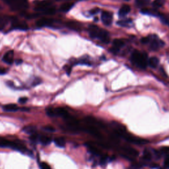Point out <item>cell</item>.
<instances>
[{
	"label": "cell",
	"instance_id": "cell-47",
	"mask_svg": "<svg viewBox=\"0 0 169 169\" xmlns=\"http://www.w3.org/2000/svg\"><path fill=\"white\" fill-rule=\"evenodd\" d=\"M159 169H164V168H159Z\"/></svg>",
	"mask_w": 169,
	"mask_h": 169
},
{
	"label": "cell",
	"instance_id": "cell-42",
	"mask_svg": "<svg viewBox=\"0 0 169 169\" xmlns=\"http://www.w3.org/2000/svg\"><path fill=\"white\" fill-rule=\"evenodd\" d=\"M3 1H4L7 3V4H8V5L11 6L13 4V3H14L15 0H3Z\"/></svg>",
	"mask_w": 169,
	"mask_h": 169
},
{
	"label": "cell",
	"instance_id": "cell-35",
	"mask_svg": "<svg viewBox=\"0 0 169 169\" xmlns=\"http://www.w3.org/2000/svg\"><path fill=\"white\" fill-rule=\"evenodd\" d=\"M108 159V157L107 156H103L101 157L100 163H101V164H105L106 163H107Z\"/></svg>",
	"mask_w": 169,
	"mask_h": 169
},
{
	"label": "cell",
	"instance_id": "cell-1",
	"mask_svg": "<svg viewBox=\"0 0 169 169\" xmlns=\"http://www.w3.org/2000/svg\"><path fill=\"white\" fill-rule=\"evenodd\" d=\"M131 60L133 64L141 69L146 68L148 65L147 54L145 52H140L137 50L133 52L132 57H131Z\"/></svg>",
	"mask_w": 169,
	"mask_h": 169
},
{
	"label": "cell",
	"instance_id": "cell-30",
	"mask_svg": "<svg viewBox=\"0 0 169 169\" xmlns=\"http://www.w3.org/2000/svg\"><path fill=\"white\" fill-rule=\"evenodd\" d=\"M161 19L163 23L168 24L169 26V14L167 15H160Z\"/></svg>",
	"mask_w": 169,
	"mask_h": 169
},
{
	"label": "cell",
	"instance_id": "cell-9",
	"mask_svg": "<svg viewBox=\"0 0 169 169\" xmlns=\"http://www.w3.org/2000/svg\"><path fill=\"white\" fill-rule=\"evenodd\" d=\"M54 23V20L50 18H42L39 19L36 22V25L39 27H48L52 25Z\"/></svg>",
	"mask_w": 169,
	"mask_h": 169
},
{
	"label": "cell",
	"instance_id": "cell-39",
	"mask_svg": "<svg viewBox=\"0 0 169 169\" xmlns=\"http://www.w3.org/2000/svg\"><path fill=\"white\" fill-rule=\"evenodd\" d=\"M27 101H28V99L27 97H21L19 99V102L21 103V104H24V103H25Z\"/></svg>",
	"mask_w": 169,
	"mask_h": 169
},
{
	"label": "cell",
	"instance_id": "cell-3",
	"mask_svg": "<svg viewBox=\"0 0 169 169\" xmlns=\"http://www.w3.org/2000/svg\"><path fill=\"white\" fill-rule=\"evenodd\" d=\"M11 29L21 30H27L29 29V27L27 25L26 23L20 21V20H18L17 19H15L12 21Z\"/></svg>",
	"mask_w": 169,
	"mask_h": 169
},
{
	"label": "cell",
	"instance_id": "cell-18",
	"mask_svg": "<svg viewBox=\"0 0 169 169\" xmlns=\"http://www.w3.org/2000/svg\"><path fill=\"white\" fill-rule=\"evenodd\" d=\"M3 109L6 112H15L19 110V107L15 104H9L3 106Z\"/></svg>",
	"mask_w": 169,
	"mask_h": 169
},
{
	"label": "cell",
	"instance_id": "cell-5",
	"mask_svg": "<svg viewBox=\"0 0 169 169\" xmlns=\"http://www.w3.org/2000/svg\"><path fill=\"white\" fill-rule=\"evenodd\" d=\"M164 42L161 40H158L157 39H155L154 36H151L150 41V48L153 51H156L159 49L160 48L163 46Z\"/></svg>",
	"mask_w": 169,
	"mask_h": 169
},
{
	"label": "cell",
	"instance_id": "cell-43",
	"mask_svg": "<svg viewBox=\"0 0 169 169\" xmlns=\"http://www.w3.org/2000/svg\"><path fill=\"white\" fill-rule=\"evenodd\" d=\"M44 129L48 130V131H49V132H52V131L54 130V129L52 127V126H48V127H44Z\"/></svg>",
	"mask_w": 169,
	"mask_h": 169
},
{
	"label": "cell",
	"instance_id": "cell-8",
	"mask_svg": "<svg viewBox=\"0 0 169 169\" xmlns=\"http://www.w3.org/2000/svg\"><path fill=\"white\" fill-rule=\"evenodd\" d=\"M85 130L87 133H90L91 135H92V136H94L95 137H97V138H100V137H101V133H100L99 130L96 128V127H95L94 126L89 125V126H88L85 127Z\"/></svg>",
	"mask_w": 169,
	"mask_h": 169
},
{
	"label": "cell",
	"instance_id": "cell-25",
	"mask_svg": "<svg viewBox=\"0 0 169 169\" xmlns=\"http://www.w3.org/2000/svg\"><path fill=\"white\" fill-rule=\"evenodd\" d=\"M39 141L42 145H45V146H46V145L50 143L51 138L46 136H41L39 137Z\"/></svg>",
	"mask_w": 169,
	"mask_h": 169
},
{
	"label": "cell",
	"instance_id": "cell-46",
	"mask_svg": "<svg viewBox=\"0 0 169 169\" xmlns=\"http://www.w3.org/2000/svg\"><path fill=\"white\" fill-rule=\"evenodd\" d=\"M164 151H169V147H164L163 149Z\"/></svg>",
	"mask_w": 169,
	"mask_h": 169
},
{
	"label": "cell",
	"instance_id": "cell-6",
	"mask_svg": "<svg viewBox=\"0 0 169 169\" xmlns=\"http://www.w3.org/2000/svg\"><path fill=\"white\" fill-rule=\"evenodd\" d=\"M101 20L104 25L106 26H110L112 23L113 15L111 12L109 11H102L101 14Z\"/></svg>",
	"mask_w": 169,
	"mask_h": 169
},
{
	"label": "cell",
	"instance_id": "cell-17",
	"mask_svg": "<svg viewBox=\"0 0 169 169\" xmlns=\"http://www.w3.org/2000/svg\"><path fill=\"white\" fill-rule=\"evenodd\" d=\"M74 5V4L73 3H71V2L64 3L60 7L61 11L64 12V13H66V12L70 11V9H71V8H73Z\"/></svg>",
	"mask_w": 169,
	"mask_h": 169
},
{
	"label": "cell",
	"instance_id": "cell-29",
	"mask_svg": "<svg viewBox=\"0 0 169 169\" xmlns=\"http://www.w3.org/2000/svg\"><path fill=\"white\" fill-rule=\"evenodd\" d=\"M164 2L165 0H155L153 5L155 8H159L164 4Z\"/></svg>",
	"mask_w": 169,
	"mask_h": 169
},
{
	"label": "cell",
	"instance_id": "cell-16",
	"mask_svg": "<svg viewBox=\"0 0 169 169\" xmlns=\"http://www.w3.org/2000/svg\"><path fill=\"white\" fill-rule=\"evenodd\" d=\"M9 18L10 17H8V16H6V17L3 16V17H0V30H2L3 29L5 28V27L6 26V25L8 24V23L9 21L10 20H13L15 19H9Z\"/></svg>",
	"mask_w": 169,
	"mask_h": 169
},
{
	"label": "cell",
	"instance_id": "cell-11",
	"mask_svg": "<svg viewBox=\"0 0 169 169\" xmlns=\"http://www.w3.org/2000/svg\"><path fill=\"white\" fill-rule=\"evenodd\" d=\"M14 58V52L13 50H9L4 54L3 57V61L8 64H12Z\"/></svg>",
	"mask_w": 169,
	"mask_h": 169
},
{
	"label": "cell",
	"instance_id": "cell-24",
	"mask_svg": "<svg viewBox=\"0 0 169 169\" xmlns=\"http://www.w3.org/2000/svg\"><path fill=\"white\" fill-rule=\"evenodd\" d=\"M54 143L58 147L63 148L65 146V141L62 137H57L54 139Z\"/></svg>",
	"mask_w": 169,
	"mask_h": 169
},
{
	"label": "cell",
	"instance_id": "cell-38",
	"mask_svg": "<svg viewBox=\"0 0 169 169\" xmlns=\"http://www.w3.org/2000/svg\"><path fill=\"white\" fill-rule=\"evenodd\" d=\"M141 167V166L139 164H132V166L129 168V169H140Z\"/></svg>",
	"mask_w": 169,
	"mask_h": 169
},
{
	"label": "cell",
	"instance_id": "cell-4",
	"mask_svg": "<svg viewBox=\"0 0 169 169\" xmlns=\"http://www.w3.org/2000/svg\"><path fill=\"white\" fill-rule=\"evenodd\" d=\"M124 138H125L127 141H129V142L134 143V144L142 145V144H146L149 142V141H147V139H141V138H139V137H132V136L128 135L127 133H126V135L124 136Z\"/></svg>",
	"mask_w": 169,
	"mask_h": 169
},
{
	"label": "cell",
	"instance_id": "cell-36",
	"mask_svg": "<svg viewBox=\"0 0 169 169\" xmlns=\"http://www.w3.org/2000/svg\"><path fill=\"white\" fill-rule=\"evenodd\" d=\"M99 11H100V9L97 8H94V9H92V10H91L90 13L91 15H95V14H97V13Z\"/></svg>",
	"mask_w": 169,
	"mask_h": 169
},
{
	"label": "cell",
	"instance_id": "cell-15",
	"mask_svg": "<svg viewBox=\"0 0 169 169\" xmlns=\"http://www.w3.org/2000/svg\"><path fill=\"white\" fill-rule=\"evenodd\" d=\"M87 147L89 152H90L91 154L96 155V156H99V155H101V151H100L97 147H95V146H93L92 144L87 143Z\"/></svg>",
	"mask_w": 169,
	"mask_h": 169
},
{
	"label": "cell",
	"instance_id": "cell-14",
	"mask_svg": "<svg viewBox=\"0 0 169 169\" xmlns=\"http://www.w3.org/2000/svg\"><path fill=\"white\" fill-rule=\"evenodd\" d=\"M54 112H55L56 116H61L65 118L69 116V114H68L67 111L64 108L58 107L56 108H54Z\"/></svg>",
	"mask_w": 169,
	"mask_h": 169
},
{
	"label": "cell",
	"instance_id": "cell-10",
	"mask_svg": "<svg viewBox=\"0 0 169 169\" xmlns=\"http://www.w3.org/2000/svg\"><path fill=\"white\" fill-rule=\"evenodd\" d=\"M65 25H66L69 29L76 31L81 30L82 29L81 23L76 21H74V20H70V21L66 22L65 23Z\"/></svg>",
	"mask_w": 169,
	"mask_h": 169
},
{
	"label": "cell",
	"instance_id": "cell-22",
	"mask_svg": "<svg viewBox=\"0 0 169 169\" xmlns=\"http://www.w3.org/2000/svg\"><path fill=\"white\" fill-rule=\"evenodd\" d=\"M158 64H159V60L157 57L151 58L148 61V64L152 68H156L158 66Z\"/></svg>",
	"mask_w": 169,
	"mask_h": 169
},
{
	"label": "cell",
	"instance_id": "cell-12",
	"mask_svg": "<svg viewBox=\"0 0 169 169\" xmlns=\"http://www.w3.org/2000/svg\"><path fill=\"white\" fill-rule=\"evenodd\" d=\"M99 30L100 28L96 25H90L89 27V29H88L89 35H90V36L92 38V39H97Z\"/></svg>",
	"mask_w": 169,
	"mask_h": 169
},
{
	"label": "cell",
	"instance_id": "cell-2",
	"mask_svg": "<svg viewBox=\"0 0 169 169\" xmlns=\"http://www.w3.org/2000/svg\"><path fill=\"white\" fill-rule=\"evenodd\" d=\"M51 4L52 3L50 0H42V1H40L39 3H36V5L34 9L37 11H41L44 13L46 10L50 8Z\"/></svg>",
	"mask_w": 169,
	"mask_h": 169
},
{
	"label": "cell",
	"instance_id": "cell-37",
	"mask_svg": "<svg viewBox=\"0 0 169 169\" xmlns=\"http://www.w3.org/2000/svg\"><path fill=\"white\" fill-rule=\"evenodd\" d=\"M79 64H85V65H90L91 64L89 61L87 59H82L81 60H80L79 61Z\"/></svg>",
	"mask_w": 169,
	"mask_h": 169
},
{
	"label": "cell",
	"instance_id": "cell-31",
	"mask_svg": "<svg viewBox=\"0 0 169 169\" xmlns=\"http://www.w3.org/2000/svg\"><path fill=\"white\" fill-rule=\"evenodd\" d=\"M46 114L48 116L50 117H56V114H55L54 112V108H48L46 109Z\"/></svg>",
	"mask_w": 169,
	"mask_h": 169
},
{
	"label": "cell",
	"instance_id": "cell-23",
	"mask_svg": "<svg viewBox=\"0 0 169 169\" xmlns=\"http://www.w3.org/2000/svg\"><path fill=\"white\" fill-rule=\"evenodd\" d=\"M11 141L0 137V147H11Z\"/></svg>",
	"mask_w": 169,
	"mask_h": 169
},
{
	"label": "cell",
	"instance_id": "cell-32",
	"mask_svg": "<svg viewBox=\"0 0 169 169\" xmlns=\"http://www.w3.org/2000/svg\"><path fill=\"white\" fill-rule=\"evenodd\" d=\"M143 159L146 161H150L151 159V155L148 151H145L143 155Z\"/></svg>",
	"mask_w": 169,
	"mask_h": 169
},
{
	"label": "cell",
	"instance_id": "cell-28",
	"mask_svg": "<svg viewBox=\"0 0 169 169\" xmlns=\"http://www.w3.org/2000/svg\"><path fill=\"white\" fill-rule=\"evenodd\" d=\"M150 2V0H136V5L140 7V8H143L144 6H146L149 4Z\"/></svg>",
	"mask_w": 169,
	"mask_h": 169
},
{
	"label": "cell",
	"instance_id": "cell-45",
	"mask_svg": "<svg viewBox=\"0 0 169 169\" xmlns=\"http://www.w3.org/2000/svg\"><path fill=\"white\" fill-rule=\"evenodd\" d=\"M151 167H152V168H157V167H158V165L157 164H153L152 165H151Z\"/></svg>",
	"mask_w": 169,
	"mask_h": 169
},
{
	"label": "cell",
	"instance_id": "cell-41",
	"mask_svg": "<svg viewBox=\"0 0 169 169\" xmlns=\"http://www.w3.org/2000/svg\"><path fill=\"white\" fill-rule=\"evenodd\" d=\"M164 165L166 168H169V157L165 159L164 162Z\"/></svg>",
	"mask_w": 169,
	"mask_h": 169
},
{
	"label": "cell",
	"instance_id": "cell-19",
	"mask_svg": "<svg viewBox=\"0 0 169 169\" xmlns=\"http://www.w3.org/2000/svg\"><path fill=\"white\" fill-rule=\"evenodd\" d=\"M131 8L128 5H124L119 11L120 17H124L130 11Z\"/></svg>",
	"mask_w": 169,
	"mask_h": 169
},
{
	"label": "cell",
	"instance_id": "cell-34",
	"mask_svg": "<svg viewBox=\"0 0 169 169\" xmlns=\"http://www.w3.org/2000/svg\"><path fill=\"white\" fill-rule=\"evenodd\" d=\"M141 42L143 44H147L148 42H150L151 41V36H147V37H144L141 40Z\"/></svg>",
	"mask_w": 169,
	"mask_h": 169
},
{
	"label": "cell",
	"instance_id": "cell-40",
	"mask_svg": "<svg viewBox=\"0 0 169 169\" xmlns=\"http://www.w3.org/2000/svg\"><path fill=\"white\" fill-rule=\"evenodd\" d=\"M65 71L66 73L69 75L71 71V67L70 66V65H65Z\"/></svg>",
	"mask_w": 169,
	"mask_h": 169
},
{
	"label": "cell",
	"instance_id": "cell-44",
	"mask_svg": "<svg viewBox=\"0 0 169 169\" xmlns=\"http://www.w3.org/2000/svg\"><path fill=\"white\" fill-rule=\"evenodd\" d=\"M6 73V70L5 68H2L0 67V75L2 74H5Z\"/></svg>",
	"mask_w": 169,
	"mask_h": 169
},
{
	"label": "cell",
	"instance_id": "cell-48",
	"mask_svg": "<svg viewBox=\"0 0 169 169\" xmlns=\"http://www.w3.org/2000/svg\"><path fill=\"white\" fill-rule=\"evenodd\" d=\"M0 8H1V7H0Z\"/></svg>",
	"mask_w": 169,
	"mask_h": 169
},
{
	"label": "cell",
	"instance_id": "cell-7",
	"mask_svg": "<svg viewBox=\"0 0 169 169\" xmlns=\"http://www.w3.org/2000/svg\"><path fill=\"white\" fill-rule=\"evenodd\" d=\"M97 39L105 44H108L110 42V34L108 31L106 30L100 29L98 33Z\"/></svg>",
	"mask_w": 169,
	"mask_h": 169
},
{
	"label": "cell",
	"instance_id": "cell-33",
	"mask_svg": "<svg viewBox=\"0 0 169 169\" xmlns=\"http://www.w3.org/2000/svg\"><path fill=\"white\" fill-rule=\"evenodd\" d=\"M40 169H51L50 167L46 163H41L40 164Z\"/></svg>",
	"mask_w": 169,
	"mask_h": 169
},
{
	"label": "cell",
	"instance_id": "cell-27",
	"mask_svg": "<svg viewBox=\"0 0 169 169\" xmlns=\"http://www.w3.org/2000/svg\"><path fill=\"white\" fill-rule=\"evenodd\" d=\"M23 131L27 133L33 135V134H35L36 128L34 126H26L25 128L23 129Z\"/></svg>",
	"mask_w": 169,
	"mask_h": 169
},
{
	"label": "cell",
	"instance_id": "cell-21",
	"mask_svg": "<svg viewBox=\"0 0 169 169\" xmlns=\"http://www.w3.org/2000/svg\"><path fill=\"white\" fill-rule=\"evenodd\" d=\"M124 44H125V42H124V41L122 39H115L113 41V43H112V47L116 48V49H118L120 50V48L122 47H123L124 46Z\"/></svg>",
	"mask_w": 169,
	"mask_h": 169
},
{
	"label": "cell",
	"instance_id": "cell-13",
	"mask_svg": "<svg viewBox=\"0 0 169 169\" xmlns=\"http://www.w3.org/2000/svg\"><path fill=\"white\" fill-rule=\"evenodd\" d=\"M124 153L127 155V156H128L130 157H135L138 155V151L136 150L135 149H133V148L130 147H124Z\"/></svg>",
	"mask_w": 169,
	"mask_h": 169
},
{
	"label": "cell",
	"instance_id": "cell-20",
	"mask_svg": "<svg viewBox=\"0 0 169 169\" xmlns=\"http://www.w3.org/2000/svg\"><path fill=\"white\" fill-rule=\"evenodd\" d=\"M141 12L143 13V14H148V15H152L155 16H158L161 15H159V13H158L156 9H149L147 8H143V9H141Z\"/></svg>",
	"mask_w": 169,
	"mask_h": 169
},
{
	"label": "cell",
	"instance_id": "cell-26",
	"mask_svg": "<svg viewBox=\"0 0 169 169\" xmlns=\"http://www.w3.org/2000/svg\"><path fill=\"white\" fill-rule=\"evenodd\" d=\"M132 23V20L130 19H123V20H120L117 22V24L118 25L122 26V27H128L131 23Z\"/></svg>",
	"mask_w": 169,
	"mask_h": 169
}]
</instances>
